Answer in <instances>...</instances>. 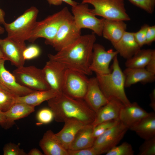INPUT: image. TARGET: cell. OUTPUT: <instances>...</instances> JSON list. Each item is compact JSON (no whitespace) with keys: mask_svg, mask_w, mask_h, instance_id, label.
<instances>
[{"mask_svg":"<svg viewBox=\"0 0 155 155\" xmlns=\"http://www.w3.org/2000/svg\"><path fill=\"white\" fill-rule=\"evenodd\" d=\"M94 33L81 35L75 42L57 51L48 55L49 59L58 61L68 69L76 71L86 75L92 74L90 67L93 47L96 39Z\"/></svg>","mask_w":155,"mask_h":155,"instance_id":"1","label":"cell"},{"mask_svg":"<svg viewBox=\"0 0 155 155\" xmlns=\"http://www.w3.org/2000/svg\"><path fill=\"white\" fill-rule=\"evenodd\" d=\"M47 101L57 122H64L67 119L74 118L88 125L92 124L95 120L96 113L83 99L75 98L62 92Z\"/></svg>","mask_w":155,"mask_h":155,"instance_id":"2","label":"cell"},{"mask_svg":"<svg viewBox=\"0 0 155 155\" xmlns=\"http://www.w3.org/2000/svg\"><path fill=\"white\" fill-rule=\"evenodd\" d=\"M117 56L113 59L112 71L106 74H96V77L102 91L108 100L115 98L127 106L131 102L125 93V77Z\"/></svg>","mask_w":155,"mask_h":155,"instance_id":"3","label":"cell"},{"mask_svg":"<svg viewBox=\"0 0 155 155\" xmlns=\"http://www.w3.org/2000/svg\"><path fill=\"white\" fill-rule=\"evenodd\" d=\"M73 17L68 8L65 7L44 20L37 21L28 40L34 43L37 39L43 38L45 39V43L49 41L55 37L61 24Z\"/></svg>","mask_w":155,"mask_h":155,"instance_id":"4","label":"cell"},{"mask_svg":"<svg viewBox=\"0 0 155 155\" xmlns=\"http://www.w3.org/2000/svg\"><path fill=\"white\" fill-rule=\"evenodd\" d=\"M38 13L37 8L32 6L12 22H5L3 25L7 37L19 41L28 40L37 22Z\"/></svg>","mask_w":155,"mask_h":155,"instance_id":"5","label":"cell"},{"mask_svg":"<svg viewBox=\"0 0 155 155\" xmlns=\"http://www.w3.org/2000/svg\"><path fill=\"white\" fill-rule=\"evenodd\" d=\"M82 3L92 5L94 8L90 11L96 16L107 19L124 21L130 20L126 12L124 0H82Z\"/></svg>","mask_w":155,"mask_h":155,"instance_id":"6","label":"cell"},{"mask_svg":"<svg viewBox=\"0 0 155 155\" xmlns=\"http://www.w3.org/2000/svg\"><path fill=\"white\" fill-rule=\"evenodd\" d=\"M21 85L35 90L51 89L44 78L42 69L33 65L17 67L12 73Z\"/></svg>","mask_w":155,"mask_h":155,"instance_id":"7","label":"cell"},{"mask_svg":"<svg viewBox=\"0 0 155 155\" xmlns=\"http://www.w3.org/2000/svg\"><path fill=\"white\" fill-rule=\"evenodd\" d=\"M71 7L74 22L78 28L88 29L97 35L102 36L104 18H96L90 11L88 4L78 3Z\"/></svg>","mask_w":155,"mask_h":155,"instance_id":"8","label":"cell"},{"mask_svg":"<svg viewBox=\"0 0 155 155\" xmlns=\"http://www.w3.org/2000/svg\"><path fill=\"white\" fill-rule=\"evenodd\" d=\"M88 81L89 79L85 74L67 69L65 75L63 92L73 98L83 99L87 91Z\"/></svg>","mask_w":155,"mask_h":155,"instance_id":"9","label":"cell"},{"mask_svg":"<svg viewBox=\"0 0 155 155\" xmlns=\"http://www.w3.org/2000/svg\"><path fill=\"white\" fill-rule=\"evenodd\" d=\"M81 30L75 25L73 17L60 26L54 38L46 43L58 51L72 44L80 37Z\"/></svg>","mask_w":155,"mask_h":155,"instance_id":"10","label":"cell"},{"mask_svg":"<svg viewBox=\"0 0 155 155\" xmlns=\"http://www.w3.org/2000/svg\"><path fill=\"white\" fill-rule=\"evenodd\" d=\"M128 129L119 121L116 125L96 137L92 147L99 155L106 154L119 143Z\"/></svg>","mask_w":155,"mask_h":155,"instance_id":"11","label":"cell"},{"mask_svg":"<svg viewBox=\"0 0 155 155\" xmlns=\"http://www.w3.org/2000/svg\"><path fill=\"white\" fill-rule=\"evenodd\" d=\"M118 54L116 51L111 49L106 51L102 45L95 43L90 67V70L96 74L104 75L111 73L110 63Z\"/></svg>","mask_w":155,"mask_h":155,"instance_id":"12","label":"cell"},{"mask_svg":"<svg viewBox=\"0 0 155 155\" xmlns=\"http://www.w3.org/2000/svg\"><path fill=\"white\" fill-rule=\"evenodd\" d=\"M27 46L25 42L14 40L7 37L1 40L0 48L3 58L19 67L24 66L23 52Z\"/></svg>","mask_w":155,"mask_h":155,"instance_id":"13","label":"cell"},{"mask_svg":"<svg viewBox=\"0 0 155 155\" xmlns=\"http://www.w3.org/2000/svg\"><path fill=\"white\" fill-rule=\"evenodd\" d=\"M67 68L61 63L49 59L42 69L45 79L51 89L58 94L63 92L65 72Z\"/></svg>","mask_w":155,"mask_h":155,"instance_id":"14","label":"cell"},{"mask_svg":"<svg viewBox=\"0 0 155 155\" xmlns=\"http://www.w3.org/2000/svg\"><path fill=\"white\" fill-rule=\"evenodd\" d=\"M83 99L96 114L108 102L102 91L96 77L89 79L87 91Z\"/></svg>","mask_w":155,"mask_h":155,"instance_id":"15","label":"cell"},{"mask_svg":"<svg viewBox=\"0 0 155 155\" xmlns=\"http://www.w3.org/2000/svg\"><path fill=\"white\" fill-rule=\"evenodd\" d=\"M150 113L141 107L137 102H134L129 105L123 106L120 112L119 120L130 129Z\"/></svg>","mask_w":155,"mask_h":155,"instance_id":"16","label":"cell"},{"mask_svg":"<svg viewBox=\"0 0 155 155\" xmlns=\"http://www.w3.org/2000/svg\"><path fill=\"white\" fill-rule=\"evenodd\" d=\"M5 61L3 59H0V83L18 96H24L36 91L19 84L13 74L5 67Z\"/></svg>","mask_w":155,"mask_h":155,"instance_id":"17","label":"cell"},{"mask_svg":"<svg viewBox=\"0 0 155 155\" xmlns=\"http://www.w3.org/2000/svg\"><path fill=\"white\" fill-rule=\"evenodd\" d=\"M62 129L55 135L63 147L67 150L77 133L86 125L74 118L67 119Z\"/></svg>","mask_w":155,"mask_h":155,"instance_id":"18","label":"cell"},{"mask_svg":"<svg viewBox=\"0 0 155 155\" xmlns=\"http://www.w3.org/2000/svg\"><path fill=\"white\" fill-rule=\"evenodd\" d=\"M39 145L45 155H68L67 150L51 129L44 133L39 142Z\"/></svg>","mask_w":155,"mask_h":155,"instance_id":"19","label":"cell"},{"mask_svg":"<svg viewBox=\"0 0 155 155\" xmlns=\"http://www.w3.org/2000/svg\"><path fill=\"white\" fill-rule=\"evenodd\" d=\"M124 21L104 18L102 36L113 44L121 38L127 29Z\"/></svg>","mask_w":155,"mask_h":155,"instance_id":"20","label":"cell"},{"mask_svg":"<svg viewBox=\"0 0 155 155\" xmlns=\"http://www.w3.org/2000/svg\"><path fill=\"white\" fill-rule=\"evenodd\" d=\"M108 100L96 113L95 120L92 124L94 127L105 121L119 119L121 110L124 105L115 98H111Z\"/></svg>","mask_w":155,"mask_h":155,"instance_id":"21","label":"cell"},{"mask_svg":"<svg viewBox=\"0 0 155 155\" xmlns=\"http://www.w3.org/2000/svg\"><path fill=\"white\" fill-rule=\"evenodd\" d=\"M113 45L118 54L126 59L132 57L141 49L134 38L133 32L126 31L121 39Z\"/></svg>","mask_w":155,"mask_h":155,"instance_id":"22","label":"cell"},{"mask_svg":"<svg viewBox=\"0 0 155 155\" xmlns=\"http://www.w3.org/2000/svg\"><path fill=\"white\" fill-rule=\"evenodd\" d=\"M125 77V87H129L137 83H152L155 80V74L144 68H127L123 71Z\"/></svg>","mask_w":155,"mask_h":155,"instance_id":"23","label":"cell"},{"mask_svg":"<svg viewBox=\"0 0 155 155\" xmlns=\"http://www.w3.org/2000/svg\"><path fill=\"white\" fill-rule=\"evenodd\" d=\"M93 129L94 127L91 124L86 125L80 129L75 135L69 150H75L92 147L96 139L93 136Z\"/></svg>","mask_w":155,"mask_h":155,"instance_id":"24","label":"cell"},{"mask_svg":"<svg viewBox=\"0 0 155 155\" xmlns=\"http://www.w3.org/2000/svg\"><path fill=\"white\" fill-rule=\"evenodd\" d=\"M134 131L140 137L145 140L155 136V114L150 113L130 129Z\"/></svg>","mask_w":155,"mask_h":155,"instance_id":"25","label":"cell"},{"mask_svg":"<svg viewBox=\"0 0 155 155\" xmlns=\"http://www.w3.org/2000/svg\"><path fill=\"white\" fill-rule=\"evenodd\" d=\"M58 95L51 89L45 90H36L24 96H18L16 103H23L35 107Z\"/></svg>","mask_w":155,"mask_h":155,"instance_id":"26","label":"cell"},{"mask_svg":"<svg viewBox=\"0 0 155 155\" xmlns=\"http://www.w3.org/2000/svg\"><path fill=\"white\" fill-rule=\"evenodd\" d=\"M34 110V107L25 103H14L8 110L4 112L9 128L15 123V121L27 116Z\"/></svg>","mask_w":155,"mask_h":155,"instance_id":"27","label":"cell"},{"mask_svg":"<svg viewBox=\"0 0 155 155\" xmlns=\"http://www.w3.org/2000/svg\"><path fill=\"white\" fill-rule=\"evenodd\" d=\"M154 49L140 50L130 58L126 59L125 64L126 67L144 68L149 61Z\"/></svg>","mask_w":155,"mask_h":155,"instance_id":"28","label":"cell"},{"mask_svg":"<svg viewBox=\"0 0 155 155\" xmlns=\"http://www.w3.org/2000/svg\"><path fill=\"white\" fill-rule=\"evenodd\" d=\"M18 96L10 90L0 83V110L5 112L16 102Z\"/></svg>","mask_w":155,"mask_h":155,"instance_id":"29","label":"cell"},{"mask_svg":"<svg viewBox=\"0 0 155 155\" xmlns=\"http://www.w3.org/2000/svg\"><path fill=\"white\" fill-rule=\"evenodd\" d=\"M134 151L131 144L124 142L113 147L105 154L106 155H133Z\"/></svg>","mask_w":155,"mask_h":155,"instance_id":"30","label":"cell"},{"mask_svg":"<svg viewBox=\"0 0 155 155\" xmlns=\"http://www.w3.org/2000/svg\"><path fill=\"white\" fill-rule=\"evenodd\" d=\"M119 121V119H113L102 122L94 127L93 136L96 138L107 130L113 127Z\"/></svg>","mask_w":155,"mask_h":155,"instance_id":"31","label":"cell"},{"mask_svg":"<svg viewBox=\"0 0 155 155\" xmlns=\"http://www.w3.org/2000/svg\"><path fill=\"white\" fill-rule=\"evenodd\" d=\"M137 155H155V136L145 140L140 147Z\"/></svg>","mask_w":155,"mask_h":155,"instance_id":"32","label":"cell"},{"mask_svg":"<svg viewBox=\"0 0 155 155\" xmlns=\"http://www.w3.org/2000/svg\"><path fill=\"white\" fill-rule=\"evenodd\" d=\"M37 119L40 124H48L54 119V114L50 108H44L38 112Z\"/></svg>","mask_w":155,"mask_h":155,"instance_id":"33","label":"cell"},{"mask_svg":"<svg viewBox=\"0 0 155 155\" xmlns=\"http://www.w3.org/2000/svg\"><path fill=\"white\" fill-rule=\"evenodd\" d=\"M4 155H26L24 150L21 149L19 144L9 142L5 144L3 148Z\"/></svg>","mask_w":155,"mask_h":155,"instance_id":"34","label":"cell"},{"mask_svg":"<svg viewBox=\"0 0 155 155\" xmlns=\"http://www.w3.org/2000/svg\"><path fill=\"white\" fill-rule=\"evenodd\" d=\"M133 4L147 13H152L154 10L155 0H129Z\"/></svg>","mask_w":155,"mask_h":155,"instance_id":"35","label":"cell"},{"mask_svg":"<svg viewBox=\"0 0 155 155\" xmlns=\"http://www.w3.org/2000/svg\"><path fill=\"white\" fill-rule=\"evenodd\" d=\"M41 51L39 47L36 44H32L26 47L24 50L23 56L24 59L29 60L38 57L40 54Z\"/></svg>","mask_w":155,"mask_h":155,"instance_id":"36","label":"cell"},{"mask_svg":"<svg viewBox=\"0 0 155 155\" xmlns=\"http://www.w3.org/2000/svg\"><path fill=\"white\" fill-rule=\"evenodd\" d=\"M148 26L145 24L137 32H133L134 38L140 47L146 44V33Z\"/></svg>","mask_w":155,"mask_h":155,"instance_id":"37","label":"cell"},{"mask_svg":"<svg viewBox=\"0 0 155 155\" xmlns=\"http://www.w3.org/2000/svg\"><path fill=\"white\" fill-rule=\"evenodd\" d=\"M68 155H99L98 152L92 147L81 150H68Z\"/></svg>","mask_w":155,"mask_h":155,"instance_id":"38","label":"cell"},{"mask_svg":"<svg viewBox=\"0 0 155 155\" xmlns=\"http://www.w3.org/2000/svg\"><path fill=\"white\" fill-rule=\"evenodd\" d=\"M155 40V26H148L146 33V44L149 45Z\"/></svg>","mask_w":155,"mask_h":155,"instance_id":"39","label":"cell"},{"mask_svg":"<svg viewBox=\"0 0 155 155\" xmlns=\"http://www.w3.org/2000/svg\"><path fill=\"white\" fill-rule=\"evenodd\" d=\"M51 5L58 6L61 5L63 2L69 5L71 7L76 5L78 3L73 0H46Z\"/></svg>","mask_w":155,"mask_h":155,"instance_id":"40","label":"cell"},{"mask_svg":"<svg viewBox=\"0 0 155 155\" xmlns=\"http://www.w3.org/2000/svg\"><path fill=\"white\" fill-rule=\"evenodd\" d=\"M146 67L147 71L155 74V51L153 53Z\"/></svg>","mask_w":155,"mask_h":155,"instance_id":"41","label":"cell"},{"mask_svg":"<svg viewBox=\"0 0 155 155\" xmlns=\"http://www.w3.org/2000/svg\"><path fill=\"white\" fill-rule=\"evenodd\" d=\"M0 125L5 129L9 128L4 112L0 110Z\"/></svg>","mask_w":155,"mask_h":155,"instance_id":"42","label":"cell"},{"mask_svg":"<svg viewBox=\"0 0 155 155\" xmlns=\"http://www.w3.org/2000/svg\"><path fill=\"white\" fill-rule=\"evenodd\" d=\"M150 96L151 100V102L149 106L151 108L155 111V89L152 90L151 93L150 94Z\"/></svg>","mask_w":155,"mask_h":155,"instance_id":"43","label":"cell"},{"mask_svg":"<svg viewBox=\"0 0 155 155\" xmlns=\"http://www.w3.org/2000/svg\"><path fill=\"white\" fill-rule=\"evenodd\" d=\"M28 155H43V153L38 149L33 148L30 150L27 154Z\"/></svg>","mask_w":155,"mask_h":155,"instance_id":"44","label":"cell"},{"mask_svg":"<svg viewBox=\"0 0 155 155\" xmlns=\"http://www.w3.org/2000/svg\"><path fill=\"white\" fill-rule=\"evenodd\" d=\"M5 14L3 10L0 8V24H3L5 22L4 17Z\"/></svg>","mask_w":155,"mask_h":155,"instance_id":"45","label":"cell"},{"mask_svg":"<svg viewBox=\"0 0 155 155\" xmlns=\"http://www.w3.org/2000/svg\"><path fill=\"white\" fill-rule=\"evenodd\" d=\"M0 24V34H3L4 33L5 29L4 28L1 26Z\"/></svg>","mask_w":155,"mask_h":155,"instance_id":"46","label":"cell"},{"mask_svg":"<svg viewBox=\"0 0 155 155\" xmlns=\"http://www.w3.org/2000/svg\"><path fill=\"white\" fill-rule=\"evenodd\" d=\"M1 39L0 38V43H1ZM3 59V55L2 54V52H1V49H0V59Z\"/></svg>","mask_w":155,"mask_h":155,"instance_id":"47","label":"cell"}]
</instances>
